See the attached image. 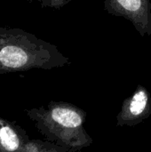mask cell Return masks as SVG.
<instances>
[{"mask_svg": "<svg viewBox=\"0 0 151 152\" xmlns=\"http://www.w3.org/2000/svg\"><path fill=\"white\" fill-rule=\"evenodd\" d=\"M150 115V94L145 86L139 85L133 94L123 102L121 110L117 116V126H134Z\"/></svg>", "mask_w": 151, "mask_h": 152, "instance_id": "cell-4", "label": "cell"}, {"mask_svg": "<svg viewBox=\"0 0 151 152\" xmlns=\"http://www.w3.org/2000/svg\"><path fill=\"white\" fill-rule=\"evenodd\" d=\"M24 111L45 140L67 148L69 152L81 151L93 142L84 127L85 111L72 103L52 101L46 108Z\"/></svg>", "mask_w": 151, "mask_h": 152, "instance_id": "cell-2", "label": "cell"}, {"mask_svg": "<svg viewBox=\"0 0 151 152\" xmlns=\"http://www.w3.org/2000/svg\"><path fill=\"white\" fill-rule=\"evenodd\" d=\"M71 0H37L42 7H49L59 10L68 4Z\"/></svg>", "mask_w": 151, "mask_h": 152, "instance_id": "cell-7", "label": "cell"}, {"mask_svg": "<svg viewBox=\"0 0 151 152\" xmlns=\"http://www.w3.org/2000/svg\"><path fill=\"white\" fill-rule=\"evenodd\" d=\"M20 152H69L67 148L50 141L29 139L22 147Z\"/></svg>", "mask_w": 151, "mask_h": 152, "instance_id": "cell-6", "label": "cell"}, {"mask_svg": "<svg viewBox=\"0 0 151 152\" xmlns=\"http://www.w3.org/2000/svg\"><path fill=\"white\" fill-rule=\"evenodd\" d=\"M69 63L56 45L24 29L0 27V75L53 69Z\"/></svg>", "mask_w": 151, "mask_h": 152, "instance_id": "cell-1", "label": "cell"}, {"mask_svg": "<svg viewBox=\"0 0 151 152\" xmlns=\"http://www.w3.org/2000/svg\"><path fill=\"white\" fill-rule=\"evenodd\" d=\"M29 139L21 126L0 117V151L20 152Z\"/></svg>", "mask_w": 151, "mask_h": 152, "instance_id": "cell-5", "label": "cell"}, {"mask_svg": "<svg viewBox=\"0 0 151 152\" xmlns=\"http://www.w3.org/2000/svg\"><path fill=\"white\" fill-rule=\"evenodd\" d=\"M108 13L130 20L142 37L151 35L150 0H105Z\"/></svg>", "mask_w": 151, "mask_h": 152, "instance_id": "cell-3", "label": "cell"}]
</instances>
